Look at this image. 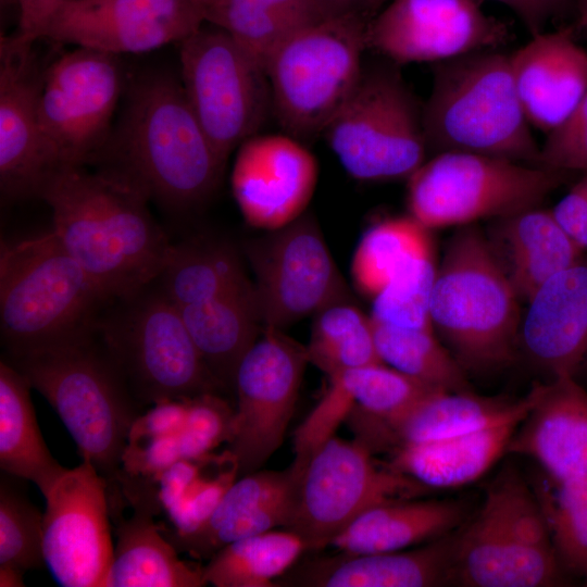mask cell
<instances>
[{"mask_svg": "<svg viewBox=\"0 0 587 587\" xmlns=\"http://www.w3.org/2000/svg\"><path fill=\"white\" fill-rule=\"evenodd\" d=\"M127 519L118 516L116 544L104 587H200L207 585L203 566L183 560L154 521L148 503L130 505Z\"/></svg>", "mask_w": 587, "mask_h": 587, "instance_id": "30", "label": "cell"}, {"mask_svg": "<svg viewBox=\"0 0 587 587\" xmlns=\"http://www.w3.org/2000/svg\"><path fill=\"white\" fill-rule=\"evenodd\" d=\"M551 211L573 240L587 251V172Z\"/></svg>", "mask_w": 587, "mask_h": 587, "instance_id": "48", "label": "cell"}, {"mask_svg": "<svg viewBox=\"0 0 587 587\" xmlns=\"http://www.w3.org/2000/svg\"><path fill=\"white\" fill-rule=\"evenodd\" d=\"M313 316L305 346L308 361L328 379L352 369L383 363L376 350L373 321L358 307L339 300Z\"/></svg>", "mask_w": 587, "mask_h": 587, "instance_id": "38", "label": "cell"}, {"mask_svg": "<svg viewBox=\"0 0 587 587\" xmlns=\"http://www.w3.org/2000/svg\"><path fill=\"white\" fill-rule=\"evenodd\" d=\"M39 198L52 211V230L109 301L154 283L172 245L152 220L148 195L122 172L58 170Z\"/></svg>", "mask_w": 587, "mask_h": 587, "instance_id": "1", "label": "cell"}, {"mask_svg": "<svg viewBox=\"0 0 587 587\" xmlns=\"http://www.w3.org/2000/svg\"><path fill=\"white\" fill-rule=\"evenodd\" d=\"M337 382L350 396L354 408L351 420L357 440L372 452L384 450L387 428L419 402L442 391L401 372L376 363L346 371L329 379Z\"/></svg>", "mask_w": 587, "mask_h": 587, "instance_id": "33", "label": "cell"}, {"mask_svg": "<svg viewBox=\"0 0 587 587\" xmlns=\"http://www.w3.org/2000/svg\"><path fill=\"white\" fill-rule=\"evenodd\" d=\"M569 175L499 157L444 151L407 179V205L429 230L471 225L539 207Z\"/></svg>", "mask_w": 587, "mask_h": 587, "instance_id": "10", "label": "cell"}, {"mask_svg": "<svg viewBox=\"0 0 587 587\" xmlns=\"http://www.w3.org/2000/svg\"><path fill=\"white\" fill-rule=\"evenodd\" d=\"M373 326L383 363L442 391H471L463 366L435 337L434 328L397 327L374 321Z\"/></svg>", "mask_w": 587, "mask_h": 587, "instance_id": "40", "label": "cell"}, {"mask_svg": "<svg viewBox=\"0 0 587 587\" xmlns=\"http://www.w3.org/2000/svg\"><path fill=\"white\" fill-rule=\"evenodd\" d=\"M323 135L344 170L363 182L408 179L428 151L422 109L395 63L364 65Z\"/></svg>", "mask_w": 587, "mask_h": 587, "instance_id": "11", "label": "cell"}, {"mask_svg": "<svg viewBox=\"0 0 587 587\" xmlns=\"http://www.w3.org/2000/svg\"><path fill=\"white\" fill-rule=\"evenodd\" d=\"M317 174L315 158L300 140L287 134H255L239 147L232 186L246 221L273 230L305 212Z\"/></svg>", "mask_w": 587, "mask_h": 587, "instance_id": "21", "label": "cell"}, {"mask_svg": "<svg viewBox=\"0 0 587 587\" xmlns=\"http://www.w3.org/2000/svg\"><path fill=\"white\" fill-rule=\"evenodd\" d=\"M30 385L5 359L0 362V467L32 482L45 496L65 472L37 424Z\"/></svg>", "mask_w": 587, "mask_h": 587, "instance_id": "32", "label": "cell"}, {"mask_svg": "<svg viewBox=\"0 0 587 587\" xmlns=\"http://www.w3.org/2000/svg\"><path fill=\"white\" fill-rule=\"evenodd\" d=\"M491 230L489 245L517 296L526 301L587 252L551 210L539 207L497 218Z\"/></svg>", "mask_w": 587, "mask_h": 587, "instance_id": "26", "label": "cell"}, {"mask_svg": "<svg viewBox=\"0 0 587 587\" xmlns=\"http://www.w3.org/2000/svg\"><path fill=\"white\" fill-rule=\"evenodd\" d=\"M200 1H202V2H203V4H204L205 2H208V1H210V0H200Z\"/></svg>", "mask_w": 587, "mask_h": 587, "instance_id": "55", "label": "cell"}, {"mask_svg": "<svg viewBox=\"0 0 587 587\" xmlns=\"http://www.w3.org/2000/svg\"><path fill=\"white\" fill-rule=\"evenodd\" d=\"M40 392L108 485L111 505L122 502V457L143 412L95 330L79 339L4 358Z\"/></svg>", "mask_w": 587, "mask_h": 587, "instance_id": "2", "label": "cell"}, {"mask_svg": "<svg viewBox=\"0 0 587 587\" xmlns=\"http://www.w3.org/2000/svg\"><path fill=\"white\" fill-rule=\"evenodd\" d=\"M554 491L536 494L563 570L587 585V477L553 482Z\"/></svg>", "mask_w": 587, "mask_h": 587, "instance_id": "41", "label": "cell"}, {"mask_svg": "<svg viewBox=\"0 0 587 587\" xmlns=\"http://www.w3.org/2000/svg\"><path fill=\"white\" fill-rule=\"evenodd\" d=\"M308 361L305 346L265 327L235 376L233 430L227 449L243 476L259 471L282 446Z\"/></svg>", "mask_w": 587, "mask_h": 587, "instance_id": "15", "label": "cell"}, {"mask_svg": "<svg viewBox=\"0 0 587 587\" xmlns=\"http://www.w3.org/2000/svg\"><path fill=\"white\" fill-rule=\"evenodd\" d=\"M204 16L264 68L283 42L326 17L319 0H210L204 3Z\"/></svg>", "mask_w": 587, "mask_h": 587, "instance_id": "34", "label": "cell"}, {"mask_svg": "<svg viewBox=\"0 0 587 587\" xmlns=\"http://www.w3.org/2000/svg\"><path fill=\"white\" fill-rule=\"evenodd\" d=\"M43 497V558L55 582L63 587H104L114 546L103 477L82 460Z\"/></svg>", "mask_w": 587, "mask_h": 587, "instance_id": "17", "label": "cell"}, {"mask_svg": "<svg viewBox=\"0 0 587 587\" xmlns=\"http://www.w3.org/2000/svg\"><path fill=\"white\" fill-rule=\"evenodd\" d=\"M519 340L552 378L576 377L587 362V252L527 301Z\"/></svg>", "mask_w": 587, "mask_h": 587, "instance_id": "22", "label": "cell"}, {"mask_svg": "<svg viewBox=\"0 0 587 587\" xmlns=\"http://www.w3.org/2000/svg\"><path fill=\"white\" fill-rule=\"evenodd\" d=\"M180 459L178 435L128 438L122 457L120 485H155L161 474Z\"/></svg>", "mask_w": 587, "mask_h": 587, "instance_id": "46", "label": "cell"}, {"mask_svg": "<svg viewBox=\"0 0 587 587\" xmlns=\"http://www.w3.org/2000/svg\"><path fill=\"white\" fill-rule=\"evenodd\" d=\"M538 166L567 174L587 172V93L570 116L547 134Z\"/></svg>", "mask_w": 587, "mask_h": 587, "instance_id": "45", "label": "cell"}, {"mask_svg": "<svg viewBox=\"0 0 587 587\" xmlns=\"http://www.w3.org/2000/svg\"><path fill=\"white\" fill-rule=\"evenodd\" d=\"M243 252L254 274L263 328L284 329L333 302L347 300L345 280L310 213L247 241Z\"/></svg>", "mask_w": 587, "mask_h": 587, "instance_id": "14", "label": "cell"}, {"mask_svg": "<svg viewBox=\"0 0 587 587\" xmlns=\"http://www.w3.org/2000/svg\"><path fill=\"white\" fill-rule=\"evenodd\" d=\"M123 87L116 55L76 47L43 73L38 110L61 167L83 166L104 143Z\"/></svg>", "mask_w": 587, "mask_h": 587, "instance_id": "16", "label": "cell"}, {"mask_svg": "<svg viewBox=\"0 0 587 587\" xmlns=\"http://www.w3.org/2000/svg\"><path fill=\"white\" fill-rule=\"evenodd\" d=\"M24 572L11 567V566H0V586L1 587H17L24 586L23 580Z\"/></svg>", "mask_w": 587, "mask_h": 587, "instance_id": "52", "label": "cell"}, {"mask_svg": "<svg viewBox=\"0 0 587 587\" xmlns=\"http://www.w3.org/2000/svg\"><path fill=\"white\" fill-rule=\"evenodd\" d=\"M465 520L460 501L399 500L363 512L329 546L345 553L399 551L445 536Z\"/></svg>", "mask_w": 587, "mask_h": 587, "instance_id": "29", "label": "cell"}, {"mask_svg": "<svg viewBox=\"0 0 587 587\" xmlns=\"http://www.w3.org/2000/svg\"><path fill=\"white\" fill-rule=\"evenodd\" d=\"M109 302L52 228L0 247V332L7 358L91 334Z\"/></svg>", "mask_w": 587, "mask_h": 587, "instance_id": "4", "label": "cell"}, {"mask_svg": "<svg viewBox=\"0 0 587 587\" xmlns=\"http://www.w3.org/2000/svg\"><path fill=\"white\" fill-rule=\"evenodd\" d=\"M234 408L215 392L187 399V415L178 441L183 459H195L214 451L232 436Z\"/></svg>", "mask_w": 587, "mask_h": 587, "instance_id": "44", "label": "cell"}, {"mask_svg": "<svg viewBox=\"0 0 587 587\" xmlns=\"http://www.w3.org/2000/svg\"><path fill=\"white\" fill-rule=\"evenodd\" d=\"M151 285V284H150ZM149 285V286H150ZM121 301L122 308L96 333L145 411L164 400L221 391L207 370L178 308L159 289Z\"/></svg>", "mask_w": 587, "mask_h": 587, "instance_id": "9", "label": "cell"}, {"mask_svg": "<svg viewBox=\"0 0 587 587\" xmlns=\"http://www.w3.org/2000/svg\"><path fill=\"white\" fill-rule=\"evenodd\" d=\"M437 266L434 249L411 260L373 298L374 322L405 328H434L430 299Z\"/></svg>", "mask_w": 587, "mask_h": 587, "instance_id": "42", "label": "cell"}, {"mask_svg": "<svg viewBox=\"0 0 587 587\" xmlns=\"http://www.w3.org/2000/svg\"><path fill=\"white\" fill-rule=\"evenodd\" d=\"M508 38L507 25L477 0H390L366 29L367 48L397 65L494 50Z\"/></svg>", "mask_w": 587, "mask_h": 587, "instance_id": "18", "label": "cell"}, {"mask_svg": "<svg viewBox=\"0 0 587 587\" xmlns=\"http://www.w3.org/2000/svg\"><path fill=\"white\" fill-rule=\"evenodd\" d=\"M179 43L182 86L192 112L225 164L272 111L265 68L217 26L198 28Z\"/></svg>", "mask_w": 587, "mask_h": 587, "instance_id": "12", "label": "cell"}, {"mask_svg": "<svg viewBox=\"0 0 587 587\" xmlns=\"http://www.w3.org/2000/svg\"><path fill=\"white\" fill-rule=\"evenodd\" d=\"M525 417L435 441L401 446L387 465L428 488H453L483 476L504 452Z\"/></svg>", "mask_w": 587, "mask_h": 587, "instance_id": "31", "label": "cell"}, {"mask_svg": "<svg viewBox=\"0 0 587 587\" xmlns=\"http://www.w3.org/2000/svg\"><path fill=\"white\" fill-rule=\"evenodd\" d=\"M508 7L528 29L530 35L544 30L560 0H491Z\"/></svg>", "mask_w": 587, "mask_h": 587, "instance_id": "50", "label": "cell"}, {"mask_svg": "<svg viewBox=\"0 0 587 587\" xmlns=\"http://www.w3.org/2000/svg\"><path fill=\"white\" fill-rule=\"evenodd\" d=\"M433 250L429 229L412 216L391 217L372 225L359 241L351 276L371 299L411 260Z\"/></svg>", "mask_w": 587, "mask_h": 587, "instance_id": "39", "label": "cell"}, {"mask_svg": "<svg viewBox=\"0 0 587 587\" xmlns=\"http://www.w3.org/2000/svg\"><path fill=\"white\" fill-rule=\"evenodd\" d=\"M66 0H15L18 8V27L13 37L34 43L42 37L43 28L52 13Z\"/></svg>", "mask_w": 587, "mask_h": 587, "instance_id": "49", "label": "cell"}, {"mask_svg": "<svg viewBox=\"0 0 587 587\" xmlns=\"http://www.w3.org/2000/svg\"><path fill=\"white\" fill-rule=\"evenodd\" d=\"M515 88L530 126L549 134L587 93V52L572 32L532 35L510 54Z\"/></svg>", "mask_w": 587, "mask_h": 587, "instance_id": "23", "label": "cell"}, {"mask_svg": "<svg viewBox=\"0 0 587 587\" xmlns=\"http://www.w3.org/2000/svg\"><path fill=\"white\" fill-rule=\"evenodd\" d=\"M126 171L148 197L174 210L202 202L224 163L192 112L182 83L149 75L129 91L120 128Z\"/></svg>", "mask_w": 587, "mask_h": 587, "instance_id": "3", "label": "cell"}, {"mask_svg": "<svg viewBox=\"0 0 587 587\" xmlns=\"http://www.w3.org/2000/svg\"><path fill=\"white\" fill-rule=\"evenodd\" d=\"M309 551L295 532L272 529L233 541L203 566L204 580L215 587H270Z\"/></svg>", "mask_w": 587, "mask_h": 587, "instance_id": "37", "label": "cell"}, {"mask_svg": "<svg viewBox=\"0 0 587 587\" xmlns=\"http://www.w3.org/2000/svg\"><path fill=\"white\" fill-rule=\"evenodd\" d=\"M519 300L486 236L473 224L460 226L437 266L430 320L463 367L512 360L522 322Z\"/></svg>", "mask_w": 587, "mask_h": 587, "instance_id": "7", "label": "cell"}, {"mask_svg": "<svg viewBox=\"0 0 587 587\" xmlns=\"http://www.w3.org/2000/svg\"><path fill=\"white\" fill-rule=\"evenodd\" d=\"M507 452L533 459L553 482L587 477V391L576 377L542 384Z\"/></svg>", "mask_w": 587, "mask_h": 587, "instance_id": "25", "label": "cell"}, {"mask_svg": "<svg viewBox=\"0 0 587 587\" xmlns=\"http://www.w3.org/2000/svg\"><path fill=\"white\" fill-rule=\"evenodd\" d=\"M205 22L200 0H66L41 38L117 55L180 42Z\"/></svg>", "mask_w": 587, "mask_h": 587, "instance_id": "19", "label": "cell"}, {"mask_svg": "<svg viewBox=\"0 0 587 587\" xmlns=\"http://www.w3.org/2000/svg\"><path fill=\"white\" fill-rule=\"evenodd\" d=\"M326 17L364 15L380 5L379 0H319Z\"/></svg>", "mask_w": 587, "mask_h": 587, "instance_id": "51", "label": "cell"}, {"mask_svg": "<svg viewBox=\"0 0 587 587\" xmlns=\"http://www.w3.org/2000/svg\"><path fill=\"white\" fill-rule=\"evenodd\" d=\"M238 477L236 458L228 449L175 462L155 483L160 512L173 526L160 524L162 530L187 534L200 527Z\"/></svg>", "mask_w": 587, "mask_h": 587, "instance_id": "35", "label": "cell"}, {"mask_svg": "<svg viewBox=\"0 0 587 587\" xmlns=\"http://www.w3.org/2000/svg\"><path fill=\"white\" fill-rule=\"evenodd\" d=\"M186 415L187 399L154 403L135 420L128 438L178 435L184 428Z\"/></svg>", "mask_w": 587, "mask_h": 587, "instance_id": "47", "label": "cell"}, {"mask_svg": "<svg viewBox=\"0 0 587 587\" xmlns=\"http://www.w3.org/2000/svg\"><path fill=\"white\" fill-rule=\"evenodd\" d=\"M178 310L213 379L234 391L237 369L263 330L253 283Z\"/></svg>", "mask_w": 587, "mask_h": 587, "instance_id": "27", "label": "cell"}, {"mask_svg": "<svg viewBox=\"0 0 587 587\" xmlns=\"http://www.w3.org/2000/svg\"><path fill=\"white\" fill-rule=\"evenodd\" d=\"M385 1H387V0H379L380 4L384 3Z\"/></svg>", "mask_w": 587, "mask_h": 587, "instance_id": "56", "label": "cell"}, {"mask_svg": "<svg viewBox=\"0 0 587 587\" xmlns=\"http://www.w3.org/2000/svg\"><path fill=\"white\" fill-rule=\"evenodd\" d=\"M32 48L13 36L0 41V186L10 199L39 197L61 168L40 123L42 74Z\"/></svg>", "mask_w": 587, "mask_h": 587, "instance_id": "20", "label": "cell"}, {"mask_svg": "<svg viewBox=\"0 0 587 587\" xmlns=\"http://www.w3.org/2000/svg\"><path fill=\"white\" fill-rule=\"evenodd\" d=\"M541 388L542 384H538L520 399L483 397L472 390L434 392L387 428L384 450L451 438L525 417Z\"/></svg>", "mask_w": 587, "mask_h": 587, "instance_id": "28", "label": "cell"}, {"mask_svg": "<svg viewBox=\"0 0 587 587\" xmlns=\"http://www.w3.org/2000/svg\"><path fill=\"white\" fill-rule=\"evenodd\" d=\"M416 479L379 465L359 440L333 436L310 459L296 487L290 520L308 550H320L363 512L429 491Z\"/></svg>", "mask_w": 587, "mask_h": 587, "instance_id": "13", "label": "cell"}, {"mask_svg": "<svg viewBox=\"0 0 587 587\" xmlns=\"http://www.w3.org/2000/svg\"><path fill=\"white\" fill-rule=\"evenodd\" d=\"M422 108L428 150L463 151L538 166L540 147L522 108L510 54L495 50L439 62Z\"/></svg>", "mask_w": 587, "mask_h": 587, "instance_id": "5", "label": "cell"}, {"mask_svg": "<svg viewBox=\"0 0 587 587\" xmlns=\"http://www.w3.org/2000/svg\"><path fill=\"white\" fill-rule=\"evenodd\" d=\"M536 494L512 464L489 484L478 512L454 532L450 585H569Z\"/></svg>", "mask_w": 587, "mask_h": 587, "instance_id": "6", "label": "cell"}, {"mask_svg": "<svg viewBox=\"0 0 587 587\" xmlns=\"http://www.w3.org/2000/svg\"><path fill=\"white\" fill-rule=\"evenodd\" d=\"M42 517L27 497L1 479L0 566L25 573L45 564Z\"/></svg>", "mask_w": 587, "mask_h": 587, "instance_id": "43", "label": "cell"}, {"mask_svg": "<svg viewBox=\"0 0 587 587\" xmlns=\"http://www.w3.org/2000/svg\"><path fill=\"white\" fill-rule=\"evenodd\" d=\"M250 280L235 249L222 242L172 245L154 280L177 308L211 300Z\"/></svg>", "mask_w": 587, "mask_h": 587, "instance_id": "36", "label": "cell"}, {"mask_svg": "<svg viewBox=\"0 0 587 587\" xmlns=\"http://www.w3.org/2000/svg\"><path fill=\"white\" fill-rule=\"evenodd\" d=\"M367 24L360 14L325 17L274 51L265 72L285 134L301 141L324 133L360 80Z\"/></svg>", "mask_w": 587, "mask_h": 587, "instance_id": "8", "label": "cell"}, {"mask_svg": "<svg viewBox=\"0 0 587 587\" xmlns=\"http://www.w3.org/2000/svg\"><path fill=\"white\" fill-rule=\"evenodd\" d=\"M12 1H15V0H1V4H2V5H7V4H9L10 2H12Z\"/></svg>", "mask_w": 587, "mask_h": 587, "instance_id": "54", "label": "cell"}, {"mask_svg": "<svg viewBox=\"0 0 587 587\" xmlns=\"http://www.w3.org/2000/svg\"><path fill=\"white\" fill-rule=\"evenodd\" d=\"M575 7L579 23L587 32V0H575Z\"/></svg>", "mask_w": 587, "mask_h": 587, "instance_id": "53", "label": "cell"}, {"mask_svg": "<svg viewBox=\"0 0 587 587\" xmlns=\"http://www.w3.org/2000/svg\"><path fill=\"white\" fill-rule=\"evenodd\" d=\"M454 532L421 547L326 555L292 566L275 585L311 587H430L450 585Z\"/></svg>", "mask_w": 587, "mask_h": 587, "instance_id": "24", "label": "cell"}]
</instances>
